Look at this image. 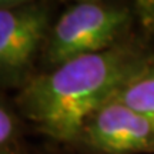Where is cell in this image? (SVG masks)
I'll list each match as a JSON object with an SVG mask.
<instances>
[{
	"mask_svg": "<svg viewBox=\"0 0 154 154\" xmlns=\"http://www.w3.org/2000/svg\"><path fill=\"white\" fill-rule=\"evenodd\" d=\"M114 99L141 114L154 128V56L149 64L127 83Z\"/></svg>",
	"mask_w": 154,
	"mask_h": 154,
	"instance_id": "cell-5",
	"label": "cell"
},
{
	"mask_svg": "<svg viewBox=\"0 0 154 154\" xmlns=\"http://www.w3.org/2000/svg\"><path fill=\"white\" fill-rule=\"evenodd\" d=\"M46 3H0V79L19 80L30 70L51 29Z\"/></svg>",
	"mask_w": 154,
	"mask_h": 154,
	"instance_id": "cell-3",
	"label": "cell"
},
{
	"mask_svg": "<svg viewBox=\"0 0 154 154\" xmlns=\"http://www.w3.org/2000/svg\"><path fill=\"white\" fill-rule=\"evenodd\" d=\"M133 9L116 3L77 2L51 24L44 57L51 69L76 57L99 53L120 44L130 27Z\"/></svg>",
	"mask_w": 154,
	"mask_h": 154,
	"instance_id": "cell-2",
	"label": "cell"
},
{
	"mask_svg": "<svg viewBox=\"0 0 154 154\" xmlns=\"http://www.w3.org/2000/svg\"><path fill=\"white\" fill-rule=\"evenodd\" d=\"M153 56L120 43L76 57L29 79L17 96V106L43 134L63 143H77L86 120L114 99Z\"/></svg>",
	"mask_w": 154,
	"mask_h": 154,
	"instance_id": "cell-1",
	"label": "cell"
},
{
	"mask_svg": "<svg viewBox=\"0 0 154 154\" xmlns=\"http://www.w3.org/2000/svg\"><path fill=\"white\" fill-rule=\"evenodd\" d=\"M133 13L144 27L154 33V0H138L133 6Z\"/></svg>",
	"mask_w": 154,
	"mask_h": 154,
	"instance_id": "cell-6",
	"label": "cell"
},
{
	"mask_svg": "<svg viewBox=\"0 0 154 154\" xmlns=\"http://www.w3.org/2000/svg\"><path fill=\"white\" fill-rule=\"evenodd\" d=\"M14 133H16V124L13 116L3 106H0V149L10 146V140L13 138Z\"/></svg>",
	"mask_w": 154,
	"mask_h": 154,
	"instance_id": "cell-7",
	"label": "cell"
},
{
	"mask_svg": "<svg viewBox=\"0 0 154 154\" xmlns=\"http://www.w3.org/2000/svg\"><path fill=\"white\" fill-rule=\"evenodd\" d=\"M77 143L101 154L154 153V128L141 114L113 99L86 120Z\"/></svg>",
	"mask_w": 154,
	"mask_h": 154,
	"instance_id": "cell-4",
	"label": "cell"
},
{
	"mask_svg": "<svg viewBox=\"0 0 154 154\" xmlns=\"http://www.w3.org/2000/svg\"><path fill=\"white\" fill-rule=\"evenodd\" d=\"M0 154H17V153L11 146H6L3 149H0Z\"/></svg>",
	"mask_w": 154,
	"mask_h": 154,
	"instance_id": "cell-8",
	"label": "cell"
}]
</instances>
